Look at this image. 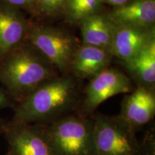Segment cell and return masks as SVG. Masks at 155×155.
Here are the masks:
<instances>
[{
    "mask_svg": "<svg viewBox=\"0 0 155 155\" xmlns=\"http://www.w3.org/2000/svg\"><path fill=\"white\" fill-rule=\"evenodd\" d=\"M0 61V81L19 102L42 83L57 76L51 64L30 45L22 43Z\"/></svg>",
    "mask_w": 155,
    "mask_h": 155,
    "instance_id": "2",
    "label": "cell"
},
{
    "mask_svg": "<svg viewBox=\"0 0 155 155\" xmlns=\"http://www.w3.org/2000/svg\"><path fill=\"white\" fill-rule=\"evenodd\" d=\"M53 155H96L94 119L71 114L45 126Z\"/></svg>",
    "mask_w": 155,
    "mask_h": 155,
    "instance_id": "3",
    "label": "cell"
},
{
    "mask_svg": "<svg viewBox=\"0 0 155 155\" xmlns=\"http://www.w3.org/2000/svg\"><path fill=\"white\" fill-rule=\"evenodd\" d=\"M141 155H154L155 141L154 132L151 131L145 136L142 143L140 142Z\"/></svg>",
    "mask_w": 155,
    "mask_h": 155,
    "instance_id": "17",
    "label": "cell"
},
{
    "mask_svg": "<svg viewBox=\"0 0 155 155\" xmlns=\"http://www.w3.org/2000/svg\"><path fill=\"white\" fill-rule=\"evenodd\" d=\"M6 129V126L2 122L1 120H0V132H2V131H5Z\"/></svg>",
    "mask_w": 155,
    "mask_h": 155,
    "instance_id": "21",
    "label": "cell"
},
{
    "mask_svg": "<svg viewBox=\"0 0 155 155\" xmlns=\"http://www.w3.org/2000/svg\"><path fill=\"white\" fill-rule=\"evenodd\" d=\"M27 38L30 45L43 56L54 68L63 73L71 70L78 46L66 31L52 26H29Z\"/></svg>",
    "mask_w": 155,
    "mask_h": 155,
    "instance_id": "5",
    "label": "cell"
},
{
    "mask_svg": "<svg viewBox=\"0 0 155 155\" xmlns=\"http://www.w3.org/2000/svg\"><path fill=\"white\" fill-rule=\"evenodd\" d=\"M78 85L71 76H55L42 83L19 102L11 124L47 126L79 109Z\"/></svg>",
    "mask_w": 155,
    "mask_h": 155,
    "instance_id": "1",
    "label": "cell"
},
{
    "mask_svg": "<svg viewBox=\"0 0 155 155\" xmlns=\"http://www.w3.org/2000/svg\"><path fill=\"white\" fill-rule=\"evenodd\" d=\"M154 27L115 26L111 53L127 64L155 40Z\"/></svg>",
    "mask_w": 155,
    "mask_h": 155,
    "instance_id": "9",
    "label": "cell"
},
{
    "mask_svg": "<svg viewBox=\"0 0 155 155\" xmlns=\"http://www.w3.org/2000/svg\"><path fill=\"white\" fill-rule=\"evenodd\" d=\"M155 116V94L152 88L139 86L121 104L119 116L137 131L152 121Z\"/></svg>",
    "mask_w": 155,
    "mask_h": 155,
    "instance_id": "8",
    "label": "cell"
},
{
    "mask_svg": "<svg viewBox=\"0 0 155 155\" xmlns=\"http://www.w3.org/2000/svg\"><path fill=\"white\" fill-rule=\"evenodd\" d=\"M5 133L8 142L7 155H53L45 126L10 123Z\"/></svg>",
    "mask_w": 155,
    "mask_h": 155,
    "instance_id": "7",
    "label": "cell"
},
{
    "mask_svg": "<svg viewBox=\"0 0 155 155\" xmlns=\"http://www.w3.org/2000/svg\"><path fill=\"white\" fill-rule=\"evenodd\" d=\"M103 0H66L63 11L67 20L72 24H80L83 19L102 12Z\"/></svg>",
    "mask_w": 155,
    "mask_h": 155,
    "instance_id": "15",
    "label": "cell"
},
{
    "mask_svg": "<svg viewBox=\"0 0 155 155\" xmlns=\"http://www.w3.org/2000/svg\"><path fill=\"white\" fill-rule=\"evenodd\" d=\"M112 57L107 50L83 44L75 51L71 70L77 77L92 78L107 68Z\"/></svg>",
    "mask_w": 155,
    "mask_h": 155,
    "instance_id": "12",
    "label": "cell"
},
{
    "mask_svg": "<svg viewBox=\"0 0 155 155\" xmlns=\"http://www.w3.org/2000/svg\"><path fill=\"white\" fill-rule=\"evenodd\" d=\"M93 119L96 155H141L137 131L119 116L100 114Z\"/></svg>",
    "mask_w": 155,
    "mask_h": 155,
    "instance_id": "4",
    "label": "cell"
},
{
    "mask_svg": "<svg viewBox=\"0 0 155 155\" xmlns=\"http://www.w3.org/2000/svg\"><path fill=\"white\" fill-rule=\"evenodd\" d=\"M132 90L129 77L114 68H106L92 78L85 88L78 114L90 117L102 103L116 95L128 94Z\"/></svg>",
    "mask_w": 155,
    "mask_h": 155,
    "instance_id": "6",
    "label": "cell"
},
{
    "mask_svg": "<svg viewBox=\"0 0 155 155\" xmlns=\"http://www.w3.org/2000/svg\"><path fill=\"white\" fill-rule=\"evenodd\" d=\"M28 28L20 9L0 0V60L23 43Z\"/></svg>",
    "mask_w": 155,
    "mask_h": 155,
    "instance_id": "10",
    "label": "cell"
},
{
    "mask_svg": "<svg viewBox=\"0 0 155 155\" xmlns=\"http://www.w3.org/2000/svg\"><path fill=\"white\" fill-rule=\"evenodd\" d=\"M106 16L116 27L152 28L155 22V0H131L114 7Z\"/></svg>",
    "mask_w": 155,
    "mask_h": 155,
    "instance_id": "11",
    "label": "cell"
},
{
    "mask_svg": "<svg viewBox=\"0 0 155 155\" xmlns=\"http://www.w3.org/2000/svg\"><path fill=\"white\" fill-rule=\"evenodd\" d=\"M1 1L19 9H23L29 12L35 10V0H1Z\"/></svg>",
    "mask_w": 155,
    "mask_h": 155,
    "instance_id": "18",
    "label": "cell"
},
{
    "mask_svg": "<svg viewBox=\"0 0 155 155\" xmlns=\"http://www.w3.org/2000/svg\"><path fill=\"white\" fill-rule=\"evenodd\" d=\"M12 106V101L6 93L0 89V111L3 108Z\"/></svg>",
    "mask_w": 155,
    "mask_h": 155,
    "instance_id": "19",
    "label": "cell"
},
{
    "mask_svg": "<svg viewBox=\"0 0 155 155\" xmlns=\"http://www.w3.org/2000/svg\"><path fill=\"white\" fill-rule=\"evenodd\" d=\"M103 1H104V3L113 6L114 7H116L125 5V4L131 1V0H103Z\"/></svg>",
    "mask_w": 155,
    "mask_h": 155,
    "instance_id": "20",
    "label": "cell"
},
{
    "mask_svg": "<svg viewBox=\"0 0 155 155\" xmlns=\"http://www.w3.org/2000/svg\"><path fill=\"white\" fill-rule=\"evenodd\" d=\"M125 65L139 86L152 88L155 83V40Z\"/></svg>",
    "mask_w": 155,
    "mask_h": 155,
    "instance_id": "14",
    "label": "cell"
},
{
    "mask_svg": "<svg viewBox=\"0 0 155 155\" xmlns=\"http://www.w3.org/2000/svg\"><path fill=\"white\" fill-rule=\"evenodd\" d=\"M83 44L104 48L111 52L115 26L106 14L96 13L87 17L80 24Z\"/></svg>",
    "mask_w": 155,
    "mask_h": 155,
    "instance_id": "13",
    "label": "cell"
},
{
    "mask_svg": "<svg viewBox=\"0 0 155 155\" xmlns=\"http://www.w3.org/2000/svg\"><path fill=\"white\" fill-rule=\"evenodd\" d=\"M35 10L48 16H53L63 9L66 0H35Z\"/></svg>",
    "mask_w": 155,
    "mask_h": 155,
    "instance_id": "16",
    "label": "cell"
}]
</instances>
